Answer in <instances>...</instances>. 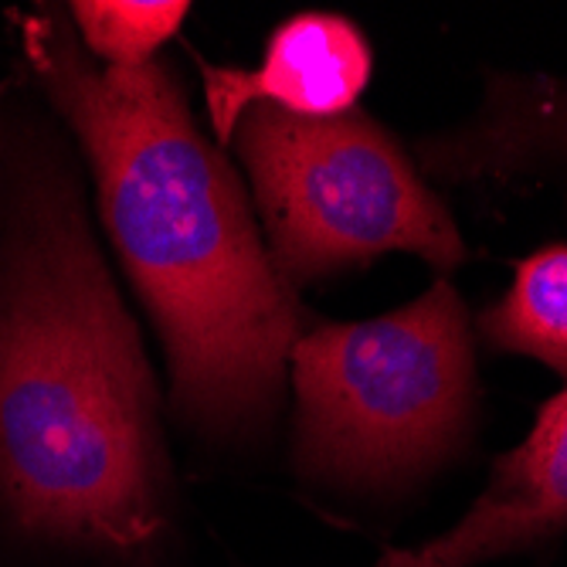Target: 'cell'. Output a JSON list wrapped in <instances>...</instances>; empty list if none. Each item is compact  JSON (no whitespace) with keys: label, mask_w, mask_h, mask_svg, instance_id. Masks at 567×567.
Here are the masks:
<instances>
[{"label":"cell","mask_w":567,"mask_h":567,"mask_svg":"<svg viewBox=\"0 0 567 567\" xmlns=\"http://www.w3.org/2000/svg\"><path fill=\"white\" fill-rule=\"evenodd\" d=\"M296 483L323 503H394L470 445L476 353L466 299L435 279L394 313L309 317L289 353Z\"/></svg>","instance_id":"obj_3"},{"label":"cell","mask_w":567,"mask_h":567,"mask_svg":"<svg viewBox=\"0 0 567 567\" xmlns=\"http://www.w3.org/2000/svg\"><path fill=\"white\" fill-rule=\"evenodd\" d=\"M432 181H517L567 164V79L489 72L483 106L445 133L415 143Z\"/></svg>","instance_id":"obj_7"},{"label":"cell","mask_w":567,"mask_h":567,"mask_svg":"<svg viewBox=\"0 0 567 567\" xmlns=\"http://www.w3.org/2000/svg\"><path fill=\"white\" fill-rule=\"evenodd\" d=\"M228 150L248 174L272 269L292 292L391 251L419 255L439 272L466 262V241L449 208L368 113L306 120L251 106Z\"/></svg>","instance_id":"obj_4"},{"label":"cell","mask_w":567,"mask_h":567,"mask_svg":"<svg viewBox=\"0 0 567 567\" xmlns=\"http://www.w3.org/2000/svg\"><path fill=\"white\" fill-rule=\"evenodd\" d=\"M41 120L0 113V557L194 567L157 374Z\"/></svg>","instance_id":"obj_1"},{"label":"cell","mask_w":567,"mask_h":567,"mask_svg":"<svg viewBox=\"0 0 567 567\" xmlns=\"http://www.w3.org/2000/svg\"><path fill=\"white\" fill-rule=\"evenodd\" d=\"M371 75L374 51L364 31L333 11H302L276 24L255 69L200 62L204 106L225 150L245 110L272 106L306 120L343 116L357 110Z\"/></svg>","instance_id":"obj_6"},{"label":"cell","mask_w":567,"mask_h":567,"mask_svg":"<svg viewBox=\"0 0 567 567\" xmlns=\"http://www.w3.org/2000/svg\"><path fill=\"white\" fill-rule=\"evenodd\" d=\"M567 534V388L550 398L530 435L496 458L473 506L439 537L384 550L374 567H486L550 547Z\"/></svg>","instance_id":"obj_5"},{"label":"cell","mask_w":567,"mask_h":567,"mask_svg":"<svg viewBox=\"0 0 567 567\" xmlns=\"http://www.w3.org/2000/svg\"><path fill=\"white\" fill-rule=\"evenodd\" d=\"M28 69L75 140L106 235L167 360V404L225 462L262 455L309 323L266 251L251 197L208 140L167 59L106 69L65 8L18 14Z\"/></svg>","instance_id":"obj_2"},{"label":"cell","mask_w":567,"mask_h":567,"mask_svg":"<svg viewBox=\"0 0 567 567\" xmlns=\"http://www.w3.org/2000/svg\"><path fill=\"white\" fill-rule=\"evenodd\" d=\"M480 337L567 378V245L527 255L509 289L480 317Z\"/></svg>","instance_id":"obj_8"},{"label":"cell","mask_w":567,"mask_h":567,"mask_svg":"<svg viewBox=\"0 0 567 567\" xmlns=\"http://www.w3.org/2000/svg\"><path fill=\"white\" fill-rule=\"evenodd\" d=\"M89 59L106 69H136L161 59L190 18L184 0H75L65 8Z\"/></svg>","instance_id":"obj_9"}]
</instances>
